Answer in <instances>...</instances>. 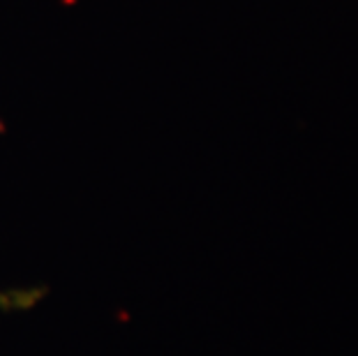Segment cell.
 I'll list each match as a JSON object with an SVG mask.
<instances>
[]
</instances>
